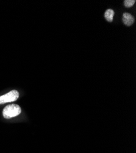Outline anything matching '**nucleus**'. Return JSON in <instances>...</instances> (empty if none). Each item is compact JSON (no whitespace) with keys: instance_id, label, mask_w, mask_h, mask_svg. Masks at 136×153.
<instances>
[{"instance_id":"nucleus-1","label":"nucleus","mask_w":136,"mask_h":153,"mask_svg":"<svg viewBox=\"0 0 136 153\" xmlns=\"http://www.w3.org/2000/svg\"><path fill=\"white\" fill-rule=\"evenodd\" d=\"M21 113V109L20 107L17 104L8 105L3 111V115L6 119H10L15 117Z\"/></svg>"},{"instance_id":"nucleus-2","label":"nucleus","mask_w":136,"mask_h":153,"mask_svg":"<svg viewBox=\"0 0 136 153\" xmlns=\"http://www.w3.org/2000/svg\"><path fill=\"white\" fill-rule=\"evenodd\" d=\"M19 95V93L17 90H12L7 94L0 96V104L15 101L18 99Z\"/></svg>"},{"instance_id":"nucleus-3","label":"nucleus","mask_w":136,"mask_h":153,"mask_svg":"<svg viewBox=\"0 0 136 153\" xmlns=\"http://www.w3.org/2000/svg\"><path fill=\"white\" fill-rule=\"evenodd\" d=\"M134 17L129 13H124L123 15V22L128 27L131 26L134 22Z\"/></svg>"},{"instance_id":"nucleus-4","label":"nucleus","mask_w":136,"mask_h":153,"mask_svg":"<svg viewBox=\"0 0 136 153\" xmlns=\"http://www.w3.org/2000/svg\"><path fill=\"white\" fill-rule=\"evenodd\" d=\"M114 11L111 9H107L104 14V17L106 19V20L109 22H112L113 20V18L114 16Z\"/></svg>"},{"instance_id":"nucleus-5","label":"nucleus","mask_w":136,"mask_h":153,"mask_svg":"<svg viewBox=\"0 0 136 153\" xmlns=\"http://www.w3.org/2000/svg\"><path fill=\"white\" fill-rule=\"evenodd\" d=\"M135 3V0H125L124 1V5L126 7H132Z\"/></svg>"}]
</instances>
